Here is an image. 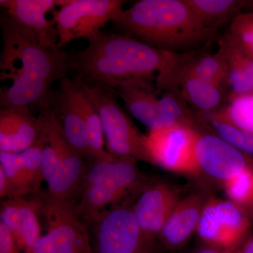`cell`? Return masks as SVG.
I'll list each match as a JSON object with an SVG mask.
<instances>
[{
	"label": "cell",
	"instance_id": "cell-12",
	"mask_svg": "<svg viewBox=\"0 0 253 253\" xmlns=\"http://www.w3.org/2000/svg\"><path fill=\"white\" fill-rule=\"evenodd\" d=\"M42 131L57 156L61 168L62 199L73 201L78 196L86 168L83 157L68 142L59 118L51 108L41 110L38 116Z\"/></svg>",
	"mask_w": 253,
	"mask_h": 253
},
{
	"label": "cell",
	"instance_id": "cell-23",
	"mask_svg": "<svg viewBox=\"0 0 253 253\" xmlns=\"http://www.w3.org/2000/svg\"><path fill=\"white\" fill-rule=\"evenodd\" d=\"M185 1L205 27L216 32L226 23H231L246 4L245 1L237 0H185Z\"/></svg>",
	"mask_w": 253,
	"mask_h": 253
},
{
	"label": "cell",
	"instance_id": "cell-30",
	"mask_svg": "<svg viewBox=\"0 0 253 253\" xmlns=\"http://www.w3.org/2000/svg\"><path fill=\"white\" fill-rule=\"evenodd\" d=\"M0 253H21L14 236L0 222Z\"/></svg>",
	"mask_w": 253,
	"mask_h": 253
},
{
	"label": "cell",
	"instance_id": "cell-29",
	"mask_svg": "<svg viewBox=\"0 0 253 253\" xmlns=\"http://www.w3.org/2000/svg\"><path fill=\"white\" fill-rule=\"evenodd\" d=\"M0 217V222L3 224L14 236L20 250H23L21 218L16 198L7 199L1 203Z\"/></svg>",
	"mask_w": 253,
	"mask_h": 253
},
{
	"label": "cell",
	"instance_id": "cell-4",
	"mask_svg": "<svg viewBox=\"0 0 253 253\" xmlns=\"http://www.w3.org/2000/svg\"><path fill=\"white\" fill-rule=\"evenodd\" d=\"M132 158L98 161L86 168L75 204L81 219L92 221L108 206H116L129 193L141 187L144 178Z\"/></svg>",
	"mask_w": 253,
	"mask_h": 253
},
{
	"label": "cell",
	"instance_id": "cell-31",
	"mask_svg": "<svg viewBox=\"0 0 253 253\" xmlns=\"http://www.w3.org/2000/svg\"><path fill=\"white\" fill-rule=\"evenodd\" d=\"M192 253H241V251L240 249L238 251H231L204 244L202 246L196 248Z\"/></svg>",
	"mask_w": 253,
	"mask_h": 253
},
{
	"label": "cell",
	"instance_id": "cell-9",
	"mask_svg": "<svg viewBox=\"0 0 253 253\" xmlns=\"http://www.w3.org/2000/svg\"><path fill=\"white\" fill-rule=\"evenodd\" d=\"M250 225L249 214L242 206L229 199H207L196 234L205 244L238 251Z\"/></svg>",
	"mask_w": 253,
	"mask_h": 253
},
{
	"label": "cell",
	"instance_id": "cell-16",
	"mask_svg": "<svg viewBox=\"0 0 253 253\" xmlns=\"http://www.w3.org/2000/svg\"><path fill=\"white\" fill-rule=\"evenodd\" d=\"M206 201V195L201 192L179 200L158 236L166 249H181L196 233Z\"/></svg>",
	"mask_w": 253,
	"mask_h": 253
},
{
	"label": "cell",
	"instance_id": "cell-18",
	"mask_svg": "<svg viewBox=\"0 0 253 253\" xmlns=\"http://www.w3.org/2000/svg\"><path fill=\"white\" fill-rule=\"evenodd\" d=\"M113 89V88H112ZM115 92L124 101L128 112L142 123L149 131L161 129L158 120V91L152 82L136 80L115 87Z\"/></svg>",
	"mask_w": 253,
	"mask_h": 253
},
{
	"label": "cell",
	"instance_id": "cell-32",
	"mask_svg": "<svg viewBox=\"0 0 253 253\" xmlns=\"http://www.w3.org/2000/svg\"><path fill=\"white\" fill-rule=\"evenodd\" d=\"M240 251L241 253H253V237L245 241Z\"/></svg>",
	"mask_w": 253,
	"mask_h": 253
},
{
	"label": "cell",
	"instance_id": "cell-3",
	"mask_svg": "<svg viewBox=\"0 0 253 253\" xmlns=\"http://www.w3.org/2000/svg\"><path fill=\"white\" fill-rule=\"evenodd\" d=\"M111 22L118 33L173 54L202 49L217 33L205 27L185 0H139Z\"/></svg>",
	"mask_w": 253,
	"mask_h": 253
},
{
	"label": "cell",
	"instance_id": "cell-33",
	"mask_svg": "<svg viewBox=\"0 0 253 253\" xmlns=\"http://www.w3.org/2000/svg\"><path fill=\"white\" fill-rule=\"evenodd\" d=\"M250 212H251V215L253 218V204H251V206H249V207Z\"/></svg>",
	"mask_w": 253,
	"mask_h": 253
},
{
	"label": "cell",
	"instance_id": "cell-24",
	"mask_svg": "<svg viewBox=\"0 0 253 253\" xmlns=\"http://www.w3.org/2000/svg\"><path fill=\"white\" fill-rule=\"evenodd\" d=\"M201 114L253 134V93L231 98L216 111Z\"/></svg>",
	"mask_w": 253,
	"mask_h": 253
},
{
	"label": "cell",
	"instance_id": "cell-1",
	"mask_svg": "<svg viewBox=\"0 0 253 253\" xmlns=\"http://www.w3.org/2000/svg\"><path fill=\"white\" fill-rule=\"evenodd\" d=\"M1 28L0 80L11 82L7 88H1V109H46L54 94L53 84L73 71V54L40 45L6 15L1 18Z\"/></svg>",
	"mask_w": 253,
	"mask_h": 253
},
{
	"label": "cell",
	"instance_id": "cell-2",
	"mask_svg": "<svg viewBox=\"0 0 253 253\" xmlns=\"http://www.w3.org/2000/svg\"><path fill=\"white\" fill-rule=\"evenodd\" d=\"M88 41L85 49L73 54V78L113 89L126 82L160 79L178 55L118 33L100 31Z\"/></svg>",
	"mask_w": 253,
	"mask_h": 253
},
{
	"label": "cell",
	"instance_id": "cell-25",
	"mask_svg": "<svg viewBox=\"0 0 253 253\" xmlns=\"http://www.w3.org/2000/svg\"><path fill=\"white\" fill-rule=\"evenodd\" d=\"M205 126L212 129L214 134L247 156H253V134L241 130L229 123L205 117L201 115Z\"/></svg>",
	"mask_w": 253,
	"mask_h": 253
},
{
	"label": "cell",
	"instance_id": "cell-21",
	"mask_svg": "<svg viewBox=\"0 0 253 253\" xmlns=\"http://www.w3.org/2000/svg\"><path fill=\"white\" fill-rule=\"evenodd\" d=\"M158 98V113L161 129L173 126H186L201 131L202 118L181 96L177 89L164 91Z\"/></svg>",
	"mask_w": 253,
	"mask_h": 253
},
{
	"label": "cell",
	"instance_id": "cell-13",
	"mask_svg": "<svg viewBox=\"0 0 253 253\" xmlns=\"http://www.w3.org/2000/svg\"><path fill=\"white\" fill-rule=\"evenodd\" d=\"M61 0H1L5 14L21 31L40 45L57 49L59 36L54 18L48 20L46 13L61 6Z\"/></svg>",
	"mask_w": 253,
	"mask_h": 253
},
{
	"label": "cell",
	"instance_id": "cell-27",
	"mask_svg": "<svg viewBox=\"0 0 253 253\" xmlns=\"http://www.w3.org/2000/svg\"><path fill=\"white\" fill-rule=\"evenodd\" d=\"M21 218L23 250L31 253L37 242L42 237L41 227L34 204L23 198H16Z\"/></svg>",
	"mask_w": 253,
	"mask_h": 253
},
{
	"label": "cell",
	"instance_id": "cell-15",
	"mask_svg": "<svg viewBox=\"0 0 253 253\" xmlns=\"http://www.w3.org/2000/svg\"><path fill=\"white\" fill-rule=\"evenodd\" d=\"M49 107L59 118L66 139L78 154L89 159L85 123L74 95V80L63 78L54 89Z\"/></svg>",
	"mask_w": 253,
	"mask_h": 253
},
{
	"label": "cell",
	"instance_id": "cell-10",
	"mask_svg": "<svg viewBox=\"0 0 253 253\" xmlns=\"http://www.w3.org/2000/svg\"><path fill=\"white\" fill-rule=\"evenodd\" d=\"M199 131L179 126L149 131L146 141L152 164L170 172L197 174L194 149Z\"/></svg>",
	"mask_w": 253,
	"mask_h": 253
},
{
	"label": "cell",
	"instance_id": "cell-5",
	"mask_svg": "<svg viewBox=\"0 0 253 253\" xmlns=\"http://www.w3.org/2000/svg\"><path fill=\"white\" fill-rule=\"evenodd\" d=\"M80 83L99 114L108 152L115 157L132 158L152 164L146 135L121 107L114 89L100 83Z\"/></svg>",
	"mask_w": 253,
	"mask_h": 253
},
{
	"label": "cell",
	"instance_id": "cell-26",
	"mask_svg": "<svg viewBox=\"0 0 253 253\" xmlns=\"http://www.w3.org/2000/svg\"><path fill=\"white\" fill-rule=\"evenodd\" d=\"M229 42L253 59V13H240L224 36Z\"/></svg>",
	"mask_w": 253,
	"mask_h": 253
},
{
	"label": "cell",
	"instance_id": "cell-20",
	"mask_svg": "<svg viewBox=\"0 0 253 253\" xmlns=\"http://www.w3.org/2000/svg\"><path fill=\"white\" fill-rule=\"evenodd\" d=\"M176 89L191 109L199 113L213 112L221 107L227 99L222 86L200 78H186Z\"/></svg>",
	"mask_w": 253,
	"mask_h": 253
},
{
	"label": "cell",
	"instance_id": "cell-8",
	"mask_svg": "<svg viewBox=\"0 0 253 253\" xmlns=\"http://www.w3.org/2000/svg\"><path fill=\"white\" fill-rule=\"evenodd\" d=\"M123 0H63L55 11L59 41L62 49L74 40L90 39L123 10Z\"/></svg>",
	"mask_w": 253,
	"mask_h": 253
},
{
	"label": "cell",
	"instance_id": "cell-28",
	"mask_svg": "<svg viewBox=\"0 0 253 253\" xmlns=\"http://www.w3.org/2000/svg\"><path fill=\"white\" fill-rule=\"evenodd\" d=\"M229 200L235 204L249 207L253 204V169L246 168L239 174L223 183Z\"/></svg>",
	"mask_w": 253,
	"mask_h": 253
},
{
	"label": "cell",
	"instance_id": "cell-22",
	"mask_svg": "<svg viewBox=\"0 0 253 253\" xmlns=\"http://www.w3.org/2000/svg\"><path fill=\"white\" fill-rule=\"evenodd\" d=\"M73 80L75 98L85 123L89 142V161L92 163L95 161H108L117 158L109 154L108 151H105L104 132L99 114L81 83L74 78Z\"/></svg>",
	"mask_w": 253,
	"mask_h": 253
},
{
	"label": "cell",
	"instance_id": "cell-11",
	"mask_svg": "<svg viewBox=\"0 0 253 253\" xmlns=\"http://www.w3.org/2000/svg\"><path fill=\"white\" fill-rule=\"evenodd\" d=\"M198 173L224 181L251 167L250 158L214 133H198L194 149Z\"/></svg>",
	"mask_w": 253,
	"mask_h": 253
},
{
	"label": "cell",
	"instance_id": "cell-17",
	"mask_svg": "<svg viewBox=\"0 0 253 253\" xmlns=\"http://www.w3.org/2000/svg\"><path fill=\"white\" fill-rule=\"evenodd\" d=\"M42 134L41 122L30 108L0 111V152L20 154L33 146Z\"/></svg>",
	"mask_w": 253,
	"mask_h": 253
},
{
	"label": "cell",
	"instance_id": "cell-14",
	"mask_svg": "<svg viewBox=\"0 0 253 253\" xmlns=\"http://www.w3.org/2000/svg\"><path fill=\"white\" fill-rule=\"evenodd\" d=\"M177 190L166 183L144 187L133 207V212L144 237L154 244L163 226L179 202Z\"/></svg>",
	"mask_w": 253,
	"mask_h": 253
},
{
	"label": "cell",
	"instance_id": "cell-7",
	"mask_svg": "<svg viewBox=\"0 0 253 253\" xmlns=\"http://www.w3.org/2000/svg\"><path fill=\"white\" fill-rule=\"evenodd\" d=\"M91 221L94 253H152L153 244L144 237L129 204L108 208Z\"/></svg>",
	"mask_w": 253,
	"mask_h": 253
},
{
	"label": "cell",
	"instance_id": "cell-19",
	"mask_svg": "<svg viewBox=\"0 0 253 253\" xmlns=\"http://www.w3.org/2000/svg\"><path fill=\"white\" fill-rule=\"evenodd\" d=\"M219 51L226 64L224 89L227 101L233 97L253 93V59L245 54L224 36L218 41Z\"/></svg>",
	"mask_w": 253,
	"mask_h": 253
},
{
	"label": "cell",
	"instance_id": "cell-6",
	"mask_svg": "<svg viewBox=\"0 0 253 253\" xmlns=\"http://www.w3.org/2000/svg\"><path fill=\"white\" fill-rule=\"evenodd\" d=\"M32 202L37 212L44 216L47 231L31 253H94L87 229L73 201L57 199L47 193Z\"/></svg>",
	"mask_w": 253,
	"mask_h": 253
}]
</instances>
